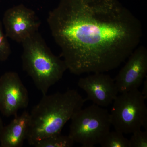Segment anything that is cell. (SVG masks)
<instances>
[{
  "mask_svg": "<svg viewBox=\"0 0 147 147\" xmlns=\"http://www.w3.org/2000/svg\"><path fill=\"white\" fill-rule=\"evenodd\" d=\"M146 99L139 89L120 93L113 101L110 116L111 124L123 134H132L144 127L147 130Z\"/></svg>",
  "mask_w": 147,
  "mask_h": 147,
  "instance_id": "cell-5",
  "label": "cell"
},
{
  "mask_svg": "<svg viewBox=\"0 0 147 147\" xmlns=\"http://www.w3.org/2000/svg\"><path fill=\"white\" fill-rule=\"evenodd\" d=\"M144 87H143V90L142 92H141L142 95L144 96L145 99H147V81L146 79L145 81H144Z\"/></svg>",
  "mask_w": 147,
  "mask_h": 147,
  "instance_id": "cell-15",
  "label": "cell"
},
{
  "mask_svg": "<svg viewBox=\"0 0 147 147\" xmlns=\"http://www.w3.org/2000/svg\"><path fill=\"white\" fill-rule=\"evenodd\" d=\"M2 24L7 37L21 43L38 32L41 22L34 11L20 4L6 11Z\"/></svg>",
  "mask_w": 147,
  "mask_h": 147,
  "instance_id": "cell-6",
  "label": "cell"
},
{
  "mask_svg": "<svg viewBox=\"0 0 147 147\" xmlns=\"http://www.w3.org/2000/svg\"><path fill=\"white\" fill-rule=\"evenodd\" d=\"M22 67L42 95L63 78L67 67L63 60L54 55L39 32L21 43Z\"/></svg>",
  "mask_w": 147,
  "mask_h": 147,
  "instance_id": "cell-3",
  "label": "cell"
},
{
  "mask_svg": "<svg viewBox=\"0 0 147 147\" xmlns=\"http://www.w3.org/2000/svg\"><path fill=\"white\" fill-rule=\"evenodd\" d=\"M132 134L129 139V147H147V130L142 131L139 129Z\"/></svg>",
  "mask_w": 147,
  "mask_h": 147,
  "instance_id": "cell-14",
  "label": "cell"
},
{
  "mask_svg": "<svg viewBox=\"0 0 147 147\" xmlns=\"http://www.w3.org/2000/svg\"><path fill=\"white\" fill-rule=\"evenodd\" d=\"M11 53L10 44L4 32L2 22L0 21V61L4 62L7 60Z\"/></svg>",
  "mask_w": 147,
  "mask_h": 147,
  "instance_id": "cell-13",
  "label": "cell"
},
{
  "mask_svg": "<svg viewBox=\"0 0 147 147\" xmlns=\"http://www.w3.org/2000/svg\"><path fill=\"white\" fill-rule=\"evenodd\" d=\"M3 127L4 125L3 124L2 120V119L1 118V117H0V133H1V131L2 130Z\"/></svg>",
  "mask_w": 147,
  "mask_h": 147,
  "instance_id": "cell-16",
  "label": "cell"
},
{
  "mask_svg": "<svg viewBox=\"0 0 147 147\" xmlns=\"http://www.w3.org/2000/svg\"><path fill=\"white\" fill-rule=\"evenodd\" d=\"M28 92L18 74L6 72L0 77V112L6 117L17 115L28 107Z\"/></svg>",
  "mask_w": 147,
  "mask_h": 147,
  "instance_id": "cell-7",
  "label": "cell"
},
{
  "mask_svg": "<svg viewBox=\"0 0 147 147\" xmlns=\"http://www.w3.org/2000/svg\"><path fill=\"white\" fill-rule=\"evenodd\" d=\"M30 126V113L24 111L16 115L10 123L4 126L0 133L2 147H21L26 140Z\"/></svg>",
  "mask_w": 147,
  "mask_h": 147,
  "instance_id": "cell-10",
  "label": "cell"
},
{
  "mask_svg": "<svg viewBox=\"0 0 147 147\" xmlns=\"http://www.w3.org/2000/svg\"><path fill=\"white\" fill-rule=\"evenodd\" d=\"M77 85L86 93L87 101L101 107L112 104L119 93L114 79L104 73H93L80 78Z\"/></svg>",
  "mask_w": 147,
  "mask_h": 147,
  "instance_id": "cell-9",
  "label": "cell"
},
{
  "mask_svg": "<svg viewBox=\"0 0 147 147\" xmlns=\"http://www.w3.org/2000/svg\"><path fill=\"white\" fill-rule=\"evenodd\" d=\"M99 144L102 147H129V139L119 131H109Z\"/></svg>",
  "mask_w": 147,
  "mask_h": 147,
  "instance_id": "cell-12",
  "label": "cell"
},
{
  "mask_svg": "<svg viewBox=\"0 0 147 147\" xmlns=\"http://www.w3.org/2000/svg\"><path fill=\"white\" fill-rule=\"evenodd\" d=\"M47 21L60 57L76 75L118 68L142 36L139 19L117 0H60Z\"/></svg>",
  "mask_w": 147,
  "mask_h": 147,
  "instance_id": "cell-1",
  "label": "cell"
},
{
  "mask_svg": "<svg viewBox=\"0 0 147 147\" xmlns=\"http://www.w3.org/2000/svg\"><path fill=\"white\" fill-rule=\"evenodd\" d=\"M125 65L114 79L119 93L124 92L139 88L147 74V49L138 46L130 54Z\"/></svg>",
  "mask_w": 147,
  "mask_h": 147,
  "instance_id": "cell-8",
  "label": "cell"
},
{
  "mask_svg": "<svg viewBox=\"0 0 147 147\" xmlns=\"http://www.w3.org/2000/svg\"><path fill=\"white\" fill-rule=\"evenodd\" d=\"M71 120L68 135L84 147L99 144L112 125L108 110L94 104L82 108Z\"/></svg>",
  "mask_w": 147,
  "mask_h": 147,
  "instance_id": "cell-4",
  "label": "cell"
},
{
  "mask_svg": "<svg viewBox=\"0 0 147 147\" xmlns=\"http://www.w3.org/2000/svg\"><path fill=\"white\" fill-rule=\"evenodd\" d=\"M75 142L69 135L61 133L54 134L40 140L33 146L36 147H71Z\"/></svg>",
  "mask_w": 147,
  "mask_h": 147,
  "instance_id": "cell-11",
  "label": "cell"
},
{
  "mask_svg": "<svg viewBox=\"0 0 147 147\" xmlns=\"http://www.w3.org/2000/svg\"><path fill=\"white\" fill-rule=\"evenodd\" d=\"M87 101L76 90L43 95L32 109L26 140L33 146L40 140L61 133L65 124Z\"/></svg>",
  "mask_w": 147,
  "mask_h": 147,
  "instance_id": "cell-2",
  "label": "cell"
}]
</instances>
